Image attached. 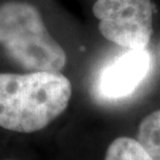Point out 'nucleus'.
<instances>
[{
  "label": "nucleus",
  "instance_id": "obj_1",
  "mask_svg": "<svg viewBox=\"0 0 160 160\" xmlns=\"http://www.w3.org/2000/svg\"><path fill=\"white\" fill-rule=\"evenodd\" d=\"M70 97L71 83L59 71L0 74V127L40 131L67 109Z\"/></svg>",
  "mask_w": 160,
  "mask_h": 160
},
{
  "label": "nucleus",
  "instance_id": "obj_2",
  "mask_svg": "<svg viewBox=\"0 0 160 160\" xmlns=\"http://www.w3.org/2000/svg\"><path fill=\"white\" fill-rule=\"evenodd\" d=\"M0 46L13 63L30 72L61 71L67 53L46 29L37 7L24 1L0 5Z\"/></svg>",
  "mask_w": 160,
  "mask_h": 160
},
{
  "label": "nucleus",
  "instance_id": "obj_3",
  "mask_svg": "<svg viewBox=\"0 0 160 160\" xmlns=\"http://www.w3.org/2000/svg\"><path fill=\"white\" fill-rule=\"evenodd\" d=\"M92 13L106 39L128 50H146L153 32L151 0H96Z\"/></svg>",
  "mask_w": 160,
  "mask_h": 160
},
{
  "label": "nucleus",
  "instance_id": "obj_4",
  "mask_svg": "<svg viewBox=\"0 0 160 160\" xmlns=\"http://www.w3.org/2000/svg\"><path fill=\"white\" fill-rule=\"evenodd\" d=\"M151 67L146 50H128L102 70L97 92L106 100H119L131 95L143 81Z\"/></svg>",
  "mask_w": 160,
  "mask_h": 160
},
{
  "label": "nucleus",
  "instance_id": "obj_5",
  "mask_svg": "<svg viewBox=\"0 0 160 160\" xmlns=\"http://www.w3.org/2000/svg\"><path fill=\"white\" fill-rule=\"evenodd\" d=\"M138 142L153 160H160V109L141 121L138 131Z\"/></svg>",
  "mask_w": 160,
  "mask_h": 160
},
{
  "label": "nucleus",
  "instance_id": "obj_6",
  "mask_svg": "<svg viewBox=\"0 0 160 160\" xmlns=\"http://www.w3.org/2000/svg\"><path fill=\"white\" fill-rule=\"evenodd\" d=\"M104 160H153L138 140L127 137L116 138L109 145Z\"/></svg>",
  "mask_w": 160,
  "mask_h": 160
},
{
  "label": "nucleus",
  "instance_id": "obj_7",
  "mask_svg": "<svg viewBox=\"0 0 160 160\" xmlns=\"http://www.w3.org/2000/svg\"><path fill=\"white\" fill-rule=\"evenodd\" d=\"M7 160H11V159H7Z\"/></svg>",
  "mask_w": 160,
  "mask_h": 160
}]
</instances>
